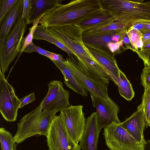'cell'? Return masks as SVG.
<instances>
[{"label":"cell","mask_w":150,"mask_h":150,"mask_svg":"<svg viewBox=\"0 0 150 150\" xmlns=\"http://www.w3.org/2000/svg\"><path fill=\"white\" fill-rule=\"evenodd\" d=\"M93 106L96 110L98 126L100 130L113 123L120 124L118 113L119 108L110 98L105 100L91 94Z\"/></svg>","instance_id":"cell-9"},{"label":"cell","mask_w":150,"mask_h":150,"mask_svg":"<svg viewBox=\"0 0 150 150\" xmlns=\"http://www.w3.org/2000/svg\"></svg>","instance_id":"cell-38"},{"label":"cell","mask_w":150,"mask_h":150,"mask_svg":"<svg viewBox=\"0 0 150 150\" xmlns=\"http://www.w3.org/2000/svg\"><path fill=\"white\" fill-rule=\"evenodd\" d=\"M101 8V0H75L54 6L42 16L39 23L45 28L76 25L92 13Z\"/></svg>","instance_id":"cell-1"},{"label":"cell","mask_w":150,"mask_h":150,"mask_svg":"<svg viewBox=\"0 0 150 150\" xmlns=\"http://www.w3.org/2000/svg\"><path fill=\"white\" fill-rule=\"evenodd\" d=\"M17 0H0V22Z\"/></svg>","instance_id":"cell-29"},{"label":"cell","mask_w":150,"mask_h":150,"mask_svg":"<svg viewBox=\"0 0 150 150\" xmlns=\"http://www.w3.org/2000/svg\"><path fill=\"white\" fill-rule=\"evenodd\" d=\"M46 137L48 150H81L70 135L61 112L54 117Z\"/></svg>","instance_id":"cell-5"},{"label":"cell","mask_w":150,"mask_h":150,"mask_svg":"<svg viewBox=\"0 0 150 150\" xmlns=\"http://www.w3.org/2000/svg\"><path fill=\"white\" fill-rule=\"evenodd\" d=\"M127 30H134L142 33L147 30L146 25L141 20L136 21L133 25L127 29Z\"/></svg>","instance_id":"cell-33"},{"label":"cell","mask_w":150,"mask_h":150,"mask_svg":"<svg viewBox=\"0 0 150 150\" xmlns=\"http://www.w3.org/2000/svg\"><path fill=\"white\" fill-rule=\"evenodd\" d=\"M143 150H150V140L146 141L144 145Z\"/></svg>","instance_id":"cell-36"},{"label":"cell","mask_w":150,"mask_h":150,"mask_svg":"<svg viewBox=\"0 0 150 150\" xmlns=\"http://www.w3.org/2000/svg\"><path fill=\"white\" fill-rule=\"evenodd\" d=\"M33 0H23V8L22 17L25 20L27 24H29L31 16Z\"/></svg>","instance_id":"cell-30"},{"label":"cell","mask_w":150,"mask_h":150,"mask_svg":"<svg viewBox=\"0 0 150 150\" xmlns=\"http://www.w3.org/2000/svg\"><path fill=\"white\" fill-rule=\"evenodd\" d=\"M27 24L22 17L0 46V69L4 75L20 51Z\"/></svg>","instance_id":"cell-4"},{"label":"cell","mask_w":150,"mask_h":150,"mask_svg":"<svg viewBox=\"0 0 150 150\" xmlns=\"http://www.w3.org/2000/svg\"><path fill=\"white\" fill-rule=\"evenodd\" d=\"M108 75L117 86L120 95L127 100H131L134 97V92L131 83L124 73L120 70L118 77L111 74Z\"/></svg>","instance_id":"cell-19"},{"label":"cell","mask_w":150,"mask_h":150,"mask_svg":"<svg viewBox=\"0 0 150 150\" xmlns=\"http://www.w3.org/2000/svg\"><path fill=\"white\" fill-rule=\"evenodd\" d=\"M20 99L21 103L19 107V108L23 107L25 105L35 100V93H32L27 96L23 97Z\"/></svg>","instance_id":"cell-34"},{"label":"cell","mask_w":150,"mask_h":150,"mask_svg":"<svg viewBox=\"0 0 150 150\" xmlns=\"http://www.w3.org/2000/svg\"><path fill=\"white\" fill-rule=\"evenodd\" d=\"M23 8V0H17L0 22V46L21 17Z\"/></svg>","instance_id":"cell-15"},{"label":"cell","mask_w":150,"mask_h":150,"mask_svg":"<svg viewBox=\"0 0 150 150\" xmlns=\"http://www.w3.org/2000/svg\"><path fill=\"white\" fill-rule=\"evenodd\" d=\"M64 60L52 61L63 75L64 83L67 86L75 92L82 96H87L88 91L83 87L75 78L72 72L64 63Z\"/></svg>","instance_id":"cell-17"},{"label":"cell","mask_w":150,"mask_h":150,"mask_svg":"<svg viewBox=\"0 0 150 150\" xmlns=\"http://www.w3.org/2000/svg\"><path fill=\"white\" fill-rule=\"evenodd\" d=\"M57 112L44 110L40 104L23 116L18 123L16 132L13 137L15 142L20 144L27 139L37 135L46 136Z\"/></svg>","instance_id":"cell-3"},{"label":"cell","mask_w":150,"mask_h":150,"mask_svg":"<svg viewBox=\"0 0 150 150\" xmlns=\"http://www.w3.org/2000/svg\"><path fill=\"white\" fill-rule=\"evenodd\" d=\"M125 28H128L122 23L115 21L108 25L94 28L85 31L92 33H101L114 30H119Z\"/></svg>","instance_id":"cell-25"},{"label":"cell","mask_w":150,"mask_h":150,"mask_svg":"<svg viewBox=\"0 0 150 150\" xmlns=\"http://www.w3.org/2000/svg\"><path fill=\"white\" fill-rule=\"evenodd\" d=\"M34 52L48 57L52 61L64 60L62 55L46 50L40 47L35 45L33 42L28 45L23 51L28 53Z\"/></svg>","instance_id":"cell-23"},{"label":"cell","mask_w":150,"mask_h":150,"mask_svg":"<svg viewBox=\"0 0 150 150\" xmlns=\"http://www.w3.org/2000/svg\"><path fill=\"white\" fill-rule=\"evenodd\" d=\"M61 0H33L29 24L54 6L61 4Z\"/></svg>","instance_id":"cell-20"},{"label":"cell","mask_w":150,"mask_h":150,"mask_svg":"<svg viewBox=\"0 0 150 150\" xmlns=\"http://www.w3.org/2000/svg\"><path fill=\"white\" fill-rule=\"evenodd\" d=\"M115 21L112 15L101 8L89 14L76 25L85 31L108 25Z\"/></svg>","instance_id":"cell-16"},{"label":"cell","mask_w":150,"mask_h":150,"mask_svg":"<svg viewBox=\"0 0 150 150\" xmlns=\"http://www.w3.org/2000/svg\"><path fill=\"white\" fill-rule=\"evenodd\" d=\"M64 62L79 84L91 94L106 100L109 99L108 91V84L83 74L73 66L68 59Z\"/></svg>","instance_id":"cell-11"},{"label":"cell","mask_w":150,"mask_h":150,"mask_svg":"<svg viewBox=\"0 0 150 150\" xmlns=\"http://www.w3.org/2000/svg\"><path fill=\"white\" fill-rule=\"evenodd\" d=\"M127 33L131 45V50L136 52L143 46L142 41L143 33L134 30H127Z\"/></svg>","instance_id":"cell-24"},{"label":"cell","mask_w":150,"mask_h":150,"mask_svg":"<svg viewBox=\"0 0 150 150\" xmlns=\"http://www.w3.org/2000/svg\"><path fill=\"white\" fill-rule=\"evenodd\" d=\"M82 105H70L60 111L63 114L68 131L74 141L78 144L85 129L86 119Z\"/></svg>","instance_id":"cell-10"},{"label":"cell","mask_w":150,"mask_h":150,"mask_svg":"<svg viewBox=\"0 0 150 150\" xmlns=\"http://www.w3.org/2000/svg\"><path fill=\"white\" fill-rule=\"evenodd\" d=\"M123 40H121L117 42L110 43L107 46L110 51L115 55L121 52V48L124 50H127L123 46Z\"/></svg>","instance_id":"cell-32"},{"label":"cell","mask_w":150,"mask_h":150,"mask_svg":"<svg viewBox=\"0 0 150 150\" xmlns=\"http://www.w3.org/2000/svg\"><path fill=\"white\" fill-rule=\"evenodd\" d=\"M142 33V41L143 46L150 44V30H146Z\"/></svg>","instance_id":"cell-35"},{"label":"cell","mask_w":150,"mask_h":150,"mask_svg":"<svg viewBox=\"0 0 150 150\" xmlns=\"http://www.w3.org/2000/svg\"><path fill=\"white\" fill-rule=\"evenodd\" d=\"M48 86L47 93L40 103L43 110L60 112L70 106L69 92L64 89L61 81L53 80L48 83Z\"/></svg>","instance_id":"cell-8"},{"label":"cell","mask_w":150,"mask_h":150,"mask_svg":"<svg viewBox=\"0 0 150 150\" xmlns=\"http://www.w3.org/2000/svg\"><path fill=\"white\" fill-rule=\"evenodd\" d=\"M141 82L144 88L150 87V66L144 68L141 74Z\"/></svg>","instance_id":"cell-31"},{"label":"cell","mask_w":150,"mask_h":150,"mask_svg":"<svg viewBox=\"0 0 150 150\" xmlns=\"http://www.w3.org/2000/svg\"><path fill=\"white\" fill-rule=\"evenodd\" d=\"M120 30L95 33L83 31L82 35L83 42L86 47L95 50L115 59V55L110 51L107 45L110 43L115 42L113 36Z\"/></svg>","instance_id":"cell-12"},{"label":"cell","mask_w":150,"mask_h":150,"mask_svg":"<svg viewBox=\"0 0 150 150\" xmlns=\"http://www.w3.org/2000/svg\"><path fill=\"white\" fill-rule=\"evenodd\" d=\"M106 145L110 150H143L138 143L120 124L113 123L104 128Z\"/></svg>","instance_id":"cell-6"},{"label":"cell","mask_w":150,"mask_h":150,"mask_svg":"<svg viewBox=\"0 0 150 150\" xmlns=\"http://www.w3.org/2000/svg\"><path fill=\"white\" fill-rule=\"evenodd\" d=\"M142 103L144 112L146 128L150 126V87L144 88Z\"/></svg>","instance_id":"cell-26"},{"label":"cell","mask_w":150,"mask_h":150,"mask_svg":"<svg viewBox=\"0 0 150 150\" xmlns=\"http://www.w3.org/2000/svg\"><path fill=\"white\" fill-rule=\"evenodd\" d=\"M96 112H93L86 119L85 127L79 144L82 150H97L100 132Z\"/></svg>","instance_id":"cell-14"},{"label":"cell","mask_w":150,"mask_h":150,"mask_svg":"<svg viewBox=\"0 0 150 150\" xmlns=\"http://www.w3.org/2000/svg\"><path fill=\"white\" fill-rule=\"evenodd\" d=\"M43 15L34 21L32 26L29 29V33L23 40L22 46L20 52H23L24 50L28 45L33 42V39L34 32Z\"/></svg>","instance_id":"cell-27"},{"label":"cell","mask_w":150,"mask_h":150,"mask_svg":"<svg viewBox=\"0 0 150 150\" xmlns=\"http://www.w3.org/2000/svg\"></svg>","instance_id":"cell-37"},{"label":"cell","mask_w":150,"mask_h":150,"mask_svg":"<svg viewBox=\"0 0 150 150\" xmlns=\"http://www.w3.org/2000/svg\"><path fill=\"white\" fill-rule=\"evenodd\" d=\"M33 39L44 40L52 43L65 52L68 55L69 58L73 59L75 57L73 53L63 44L53 37L47 31L46 28L41 25H38L34 32Z\"/></svg>","instance_id":"cell-21"},{"label":"cell","mask_w":150,"mask_h":150,"mask_svg":"<svg viewBox=\"0 0 150 150\" xmlns=\"http://www.w3.org/2000/svg\"><path fill=\"white\" fill-rule=\"evenodd\" d=\"M87 49L92 57L103 68L108 74H111L116 77H119L120 70L117 66L115 59H112L95 50L89 48H87Z\"/></svg>","instance_id":"cell-18"},{"label":"cell","mask_w":150,"mask_h":150,"mask_svg":"<svg viewBox=\"0 0 150 150\" xmlns=\"http://www.w3.org/2000/svg\"><path fill=\"white\" fill-rule=\"evenodd\" d=\"M120 124L139 144L144 145V131L146 127L144 112L142 103L137 107V110L129 117Z\"/></svg>","instance_id":"cell-13"},{"label":"cell","mask_w":150,"mask_h":150,"mask_svg":"<svg viewBox=\"0 0 150 150\" xmlns=\"http://www.w3.org/2000/svg\"><path fill=\"white\" fill-rule=\"evenodd\" d=\"M136 52L143 61L144 67L150 66V44L143 46Z\"/></svg>","instance_id":"cell-28"},{"label":"cell","mask_w":150,"mask_h":150,"mask_svg":"<svg viewBox=\"0 0 150 150\" xmlns=\"http://www.w3.org/2000/svg\"><path fill=\"white\" fill-rule=\"evenodd\" d=\"M21 103L14 88L0 69V112L4 118L8 122L15 121Z\"/></svg>","instance_id":"cell-7"},{"label":"cell","mask_w":150,"mask_h":150,"mask_svg":"<svg viewBox=\"0 0 150 150\" xmlns=\"http://www.w3.org/2000/svg\"><path fill=\"white\" fill-rule=\"evenodd\" d=\"M101 8L128 28L137 20L150 21V1L101 0Z\"/></svg>","instance_id":"cell-2"},{"label":"cell","mask_w":150,"mask_h":150,"mask_svg":"<svg viewBox=\"0 0 150 150\" xmlns=\"http://www.w3.org/2000/svg\"><path fill=\"white\" fill-rule=\"evenodd\" d=\"M0 141L2 150H17L12 134L2 127L0 128Z\"/></svg>","instance_id":"cell-22"}]
</instances>
